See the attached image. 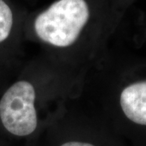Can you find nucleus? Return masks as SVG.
I'll return each instance as SVG.
<instances>
[{
	"label": "nucleus",
	"instance_id": "1",
	"mask_svg": "<svg viewBox=\"0 0 146 146\" xmlns=\"http://www.w3.org/2000/svg\"><path fill=\"white\" fill-rule=\"evenodd\" d=\"M85 75L43 53L24 60L0 93V141L22 146L39 141L80 98Z\"/></svg>",
	"mask_w": 146,
	"mask_h": 146
},
{
	"label": "nucleus",
	"instance_id": "2",
	"mask_svg": "<svg viewBox=\"0 0 146 146\" xmlns=\"http://www.w3.org/2000/svg\"><path fill=\"white\" fill-rule=\"evenodd\" d=\"M98 16L90 0H56L32 17L25 34L47 56L87 73L106 53Z\"/></svg>",
	"mask_w": 146,
	"mask_h": 146
},
{
	"label": "nucleus",
	"instance_id": "3",
	"mask_svg": "<svg viewBox=\"0 0 146 146\" xmlns=\"http://www.w3.org/2000/svg\"><path fill=\"white\" fill-rule=\"evenodd\" d=\"M40 141L42 146H129L78 99L58 115Z\"/></svg>",
	"mask_w": 146,
	"mask_h": 146
},
{
	"label": "nucleus",
	"instance_id": "4",
	"mask_svg": "<svg viewBox=\"0 0 146 146\" xmlns=\"http://www.w3.org/2000/svg\"><path fill=\"white\" fill-rule=\"evenodd\" d=\"M22 33L16 11L7 0H0V66H15L24 61Z\"/></svg>",
	"mask_w": 146,
	"mask_h": 146
},
{
	"label": "nucleus",
	"instance_id": "5",
	"mask_svg": "<svg viewBox=\"0 0 146 146\" xmlns=\"http://www.w3.org/2000/svg\"><path fill=\"white\" fill-rule=\"evenodd\" d=\"M21 65V63L15 66H0V93L16 74Z\"/></svg>",
	"mask_w": 146,
	"mask_h": 146
},
{
	"label": "nucleus",
	"instance_id": "6",
	"mask_svg": "<svg viewBox=\"0 0 146 146\" xmlns=\"http://www.w3.org/2000/svg\"><path fill=\"white\" fill-rule=\"evenodd\" d=\"M22 146H42L41 144V141H36V142H32V143H29V144H25Z\"/></svg>",
	"mask_w": 146,
	"mask_h": 146
},
{
	"label": "nucleus",
	"instance_id": "7",
	"mask_svg": "<svg viewBox=\"0 0 146 146\" xmlns=\"http://www.w3.org/2000/svg\"><path fill=\"white\" fill-rule=\"evenodd\" d=\"M0 146H10V145H7V144H5V143H3V142H1V141H0Z\"/></svg>",
	"mask_w": 146,
	"mask_h": 146
}]
</instances>
